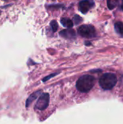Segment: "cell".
<instances>
[{
  "label": "cell",
  "mask_w": 123,
  "mask_h": 124,
  "mask_svg": "<svg viewBox=\"0 0 123 124\" xmlns=\"http://www.w3.org/2000/svg\"><path fill=\"white\" fill-rule=\"evenodd\" d=\"M95 84V78L90 75H85L81 76L77 81V89L83 93L88 92Z\"/></svg>",
  "instance_id": "1"
},
{
  "label": "cell",
  "mask_w": 123,
  "mask_h": 124,
  "mask_svg": "<svg viewBox=\"0 0 123 124\" xmlns=\"http://www.w3.org/2000/svg\"><path fill=\"white\" fill-rule=\"evenodd\" d=\"M117 81V76L113 73H108L101 76L99 79V84L103 89L110 90L116 85Z\"/></svg>",
  "instance_id": "2"
},
{
  "label": "cell",
  "mask_w": 123,
  "mask_h": 124,
  "mask_svg": "<svg viewBox=\"0 0 123 124\" xmlns=\"http://www.w3.org/2000/svg\"><path fill=\"white\" fill-rule=\"evenodd\" d=\"M78 33L83 38L91 39L94 38L96 35L95 28L91 25H83L78 29Z\"/></svg>",
  "instance_id": "3"
},
{
  "label": "cell",
  "mask_w": 123,
  "mask_h": 124,
  "mask_svg": "<svg viewBox=\"0 0 123 124\" xmlns=\"http://www.w3.org/2000/svg\"><path fill=\"white\" fill-rule=\"evenodd\" d=\"M49 103V94L47 93H42L40 95V97L38 98L36 104V108L40 110H45Z\"/></svg>",
  "instance_id": "4"
},
{
  "label": "cell",
  "mask_w": 123,
  "mask_h": 124,
  "mask_svg": "<svg viewBox=\"0 0 123 124\" xmlns=\"http://www.w3.org/2000/svg\"><path fill=\"white\" fill-rule=\"evenodd\" d=\"M94 4L91 0H83L79 3L78 9L83 14H86L94 7Z\"/></svg>",
  "instance_id": "5"
},
{
  "label": "cell",
  "mask_w": 123,
  "mask_h": 124,
  "mask_svg": "<svg viewBox=\"0 0 123 124\" xmlns=\"http://www.w3.org/2000/svg\"><path fill=\"white\" fill-rule=\"evenodd\" d=\"M59 35L67 39H75L76 37L75 31L73 29L68 28L65 30H62L59 32Z\"/></svg>",
  "instance_id": "6"
},
{
  "label": "cell",
  "mask_w": 123,
  "mask_h": 124,
  "mask_svg": "<svg viewBox=\"0 0 123 124\" xmlns=\"http://www.w3.org/2000/svg\"><path fill=\"white\" fill-rule=\"evenodd\" d=\"M41 94H42V92H41V90H39V91H37V92L33 93L31 95H30V97L28 98V100H27V101H26V107H28V106H29V105L36 100V99H37Z\"/></svg>",
  "instance_id": "7"
},
{
  "label": "cell",
  "mask_w": 123,
  "mask_h": 124,
  "mask_svg": "<svg viewBox=\"0 0 123 124\" xmlns=\"http://www.w3.org/2000/svg\"><path fill=\"white\" fill-rule=\"evenodd\" d=\"M61 23L63 26H65V28H72V26L74 25L73 22L70 19L66 18V17H63L61 19Z\"/></svg>",
  "instance_id": "8"
},
{
  "label": "cell",
  "mask_w": 123,
  "mask_h": 124,
  "mask_svg": "<svg viewBox=\"0 0 123 124\" xmlns=\"http://www.w3.org/2000/svg\"><path fill=\"white\" fill-rule=\"evenodd\" d=\"M115 31L120 36H123V22H117L115 24Z\"/></svg>",
  "instance_id": "9"
},
{
  "label": "cell",
  "mask_w": 123,
  "mask_h": 124,
  "mask_svg": "<svg viewBox=\"0 0 123 124\" xmlns=\"http://www.w3.org/2000/svg\"><path fill=\"white\" fill-rule=\"evenodd\" d=\"M119 0H107V7L109 9H113L115 8L118 4Z\"/></svg>",
  "instance_id": "10"
},
{
  "label": "cell",
  "mask_w": 123,
  "mask_h": 124,
  "mask_svg": "<svg viewBox=\"0 0 123 124\" xmlns=\"http://www.w3.org/2000/svg\"><path fill=\"white\" fill-rule=\"evenodd\" d=\"M50 26L53 32H56L58 28V23L56 20H51L50 23Z\"/></svg>",
  "instance_id": "11"
},
{
  "label": "cell",
  "mask_w": 123,
  "mask_h": 124,
  "mask_svg": "<svg viewBox=\"0 0 123 124\" xmlns=\"http://www.w3.org/2000/svg\"><path fill=\"white\" fill-rule=\"evenodd\" d=\"M82 20H83L82 17H80L79 15H75V17H73V21H74L75 24H76V25H78L80 23H81Z\"/></svg>",
  "instance_id": "12"
},
{
  "label": "cell",
  "mask_w": 123,
  "mask_h": 124,
  "mask_svg": "<svg viewBox=\"0 0 123 124\" xmlns=\"http://www.w3.org/2000/svg\"><path fill=\"white\" fill-rule=\"evenodd\" d=\"M57 73H54V74H51V75H50L49 76H47V77H46L44 79H43V81H46V80H49V78H50V77H52V76H56Z\"/></svg>",
  "instance_id": "13"
},
{
  "label": "cell",
  "mask_w": 123,
  "mask_h": 124,
  "mask_svg": "<svg viewBox=\"0 0 123 124\" xmlns=\"http://www.w3.org/2000/svg\"><path fill=\"white\" fill-rule=\"evenodd\" d=\"M122 7V9L123 10V4H122V7Z\"/></svg>",
  "instance_id": "14"
},
{
  "label": "cell",
  "mask_w": 123,
  "mask_h": 124,
  "mask_svg": "<svg viewBox=\"0 0 123 124\" xmlns=\"http://www.w3.org/2000/svg\"><path fill=\"white\" fill-rule=\"evenodd\" d=\"M4 1H5V0H4Z\"/></svg>",
  "instance_id": "15"
}]
</instances>
